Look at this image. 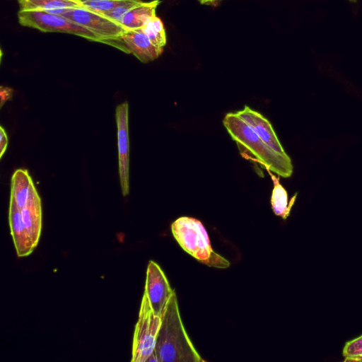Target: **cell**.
<instances>
[{"instance_id":"1","label":"cell","mask_w":362,"mask_h":362,"mask_svg":"<svg viewBox=\"0 0 362 362\" xmlns=\"http://www.w3.org/2000/svg\"><path fill=\"white\" fill-rule=\"evenodd\" d=\"M223 124L243 157L257 162L279 176L288 177L292 175L289 156L273 150L235 113L226 114Z\"/></svg>"},{"instance_id":"2","label":"cell","mask_w":362,"mask_h":362,"mask_svg":"<svg viewBox=\"0 0 362 362\" xmlns=\"http://www.w3.org/2000/svg\"><path fill=\"white\" fill-rule=\"evenodd\" d=\"M154 353L158 362L204 361L185 329L175 292L161 317Z\"/></svg>"},{"instance_id":"3","label":"cell","mask_w":362,"mask_h":362,"mask_svg":"<svg viewBox=\"0 0 362 362\" xmlns=\"http://www.w3.org/2000/svg\"><path fill=\"white\" fill-rule=\"evenodd\" d=\"M171 230L181 247L199 262L220 269L230 266L226 259L212 249L207 232L199 220L180 217L172 223Z\"/></svg>"},{"instance_id":"4","label":"cell","mask_w":362,"mask_h":362,"mask_svg":"<svg viewBox=\"0 0 362 362\" xmlns=\"http://www.w3.org/2000/svg\"><path fill=\"white\" fill-rule=\"evenodd\" d=\"M160 325L161 317L153 313L144 293L133 337L132 362L147 361L155 350Z\"/></svg>"},{"instance_id":"5","label":"cell","mask_w":362,"mask_h":362,"mask_svg":"<svg viewBox=\"0 0 362 362\" xmlns=\"http://www.w3.org/2000/svg\"><path fill=\"white\" fill-rule=\"evenodd\" d=\"M20 25L45 33H62L82 37L88 40L99 42L98 37L87 28L60 15L37 11H19Z\"/></svg>"},{"instance_id":"6","label":"cell","mask_w":362,"mask_h":362,"mask_svg":"<svg viewBox=\"0 0 362 362\" xmlns=\"http://www.w3.org/2000/svg\"><path fill=\"white\" fill-rule=\"evenodd\" d=\"M87 28L96 35L100 42L120 36L126 29L104 14L81 7L70 8L60 14Z\"/></svg>"},{"instance_id":"7","label":"cell","mask_w":362,"mask_h":362,"mask_svg":"<svg viewBox=\"0 0 362 362\" xmlns=\"http://www.w3.org/2000/svg\"><path fill=\"white\" fill-rule=\"evenodd\" d=\"M174 292L160 266L150 260L146 270L144 293L156 315L162 317Z\"/></svg>"},{"instance_id":"8","label":"cell","mask_w":362,"mask_h":362,"mask_svg":"<svg viewBox=\"0 0 362 362\" xmlns=\"http://www.w3.org/2000/svg\"><path fill=\"white\" fill-rule=\"evenodd\" d=\"M108 45L132 54L142 63H148L158 58L163 48L155 46L141 29L127 30L120 36L107 40Z\"/></svg>"},{"instance_id":"9","label":"cell","mask_w":362,"mask_h":362,"mask_svg":"<svg viewBox=\"0 0 362 362\" xmlns=\"http://www.w3.org/2000/svg\"><path fill=\"white\" fill-rule=\"evenodd\" d=\"M129 106L124 102L116 107L115 118L117 129L119 174L123 196L129 192V139L128 128Z\"/></svg>"},{"instance_id":"10","label":"cell","mask_w":362,"mask_h":362,"mask_svg":"<svg viewBox=\"0 0 362 362\" xmlns=\"http://www.w3.org/2000/svg\"><path fill=\"white\" fill-rule=\"evenodd\" d=\"M235 114L273 150L281 154H286L271 123L260 113L245 105L243 110L238 111Z\"/></svg>"},{"instance_id":"11","label":"cell","mask_w":362,"mask_h":362,"mask_svg":"<svg viewBox=\"0 0 362 362\" xmlns=\"http://www.w3.org/2000/svg\"><path fill=\"white\" fill-rule=\"evenodd\" d=\"M8 222L11 235L18 257L29 255L35 248L23 222L21 209L10 200Z\"/></svg>"},{"instance_id":"12","label":"cell","mask_w":362,"mask_h":362,"mask_svg":"<svg viewBox=\"0 0 362 362\" xmlns=\"http://www.w3.org/2000/svg\"><path fill=\"white\" fill-rule=\"evenodd\" d=\"M23 222L25 229L36 247L42 229L41 200L35 189L33 188L26 205L21 209Z\"/></svg>"},{"instance_id":"13","label":"cell","mask_w":362,"mask_h":362,"mask_svg":"<svg viewBox=\"0 0 362 362\" xmlns=\"http://www.w3.org/2000/svg\"><path fill=\"white\" fill-rule=\"evenodd\" d=\"M160 0L143 1L129 11L123 17L121 24L126 30L141 29L152 17L156 15Z\"/></svg>"},{"instance_id":"14","label":"cell","mask_w":362,"mask_h":362,"mask_svg":"<svg viewBox=\"0 0 362 362\" xmlns=\"http://www.w3.org/2000/svg\"><path fill=\"white\" fill-rule=\"evenodd\" d=\"M34 187L28 170L18 169L11 177L10 200L13 201L20 209H23L26 205Z\"/></svg>"},{"instance_id":"15","label":"cell","mask_w":362,"mask_h":362,"mask_svg":"<svg viewBox=\"0 0 362 362\" xmlns=\"http://www.w3.org/2000/svg\"><path fill=\"white\" fill-rule=\"evenodd\" d=\"M20 11H37L60 15L70 8L81 7L79 0H18Z\"/></svg>"},{"instance_id":"16","label":"cell","mask_w":362,"mask_h":362,"mask_svg":"<svg viewBox=\"0 0 362 362\" xmlns=\"http://www.w3.org/2000/svg\"><path fill=\"white\" fill-rule=\"evenodd\" d=\"M266 170L271 176L274 185L271 197L272 210L276 216L281 217L283 219H286L290 215L291 209L295 203L297 193L288 202L287 192L280 184L279 177L272 174L270 170Z\"/></svg>"},{"instance_id":"17","label":"cell","mask_w":362,"mask_h":362,"mask_svg":"<svg viewBox=\"0 0 362 362\" xmlns=\"http://www.w3.org/2000/svg\"><path fill=\"white\" fill-rule=\"evenodd\" d=\"M141 30L156 47L163 48L166 45V34L163 23L156 15L152 17Z\"/></svg>"},{"instance_id":"18","label":"cell","mask_w":362,"mask_h":362,"mask_svg":"<svg viewBox=\"0 0 362 362\" xmlns=\"http://www.w3.org/2000/svg\"><path fill=\"white\" fill-rule=\"evenodd\" d=\"M127 0H81L85 8L105 14L122 4Z\"/></svg>"},{"instance_id":"19","label":"cell","mask_w":362,"mask_h":362,"mask_svg":"<svg viewBox=\"0 0 362 362\" xmlns=\"http://www.w3.org/2000/svg\"><path fill=\"white\" fill-rule=\"evenodd\" d=\"M342 355L344 361H362V335L347 341L344 346Z\"/></svg>"},{"instance_id":"20","label":"cell","mask_w":362,"mask_h":362,"mask_svg":"<svg viewBox=\"0 0 362 362\" xmlns=\"http://www.w3.org/2000/svg\"><path fill=\"white\" fill-rule=\"evenodd\" d=\"M142 2V0H127L112 11L104 15L121 24L122 19L124 15L132 8L141 4Z\"/></svg>"},{"instance_id":"21","label":"cell","mask_w":362,"mask_h":362,"mask_svg":"<svg viewBox=\"0 0 362 362\" xmlns=\"http://www.w3.org/2000/svg\"><path fill=\"white\" fill-rule=\"evenodd\" d=\"M8 146V136L3 127H0V157L5 153Z\"/></svg>"},{"instance_id":"22","label":"cell","mask_w":362,"mask_h":362,"mask_svg":"<svg viewBox=\"0 0 362 362\" xmlns=\"http://www.w3.org/2000/svg\"><path fill=\"white\" fill-rule=\"evenodd\" d=\"M13 89L8 87L1 86L0 88V97H1V107L4 104L12 98Z\"/></svg>"},{"instance_id":"23","label":"cell","mask_w":362,"mask_h":362,"mask_svg":"<svg viewBox=\"0 0 362 362\" xmlns=\"http://www.w3.org/2000/svg\"><path fill=\"white\" fill-rule=\"evenodd\" d=\"M221 0H198L201 4L216 5Z\"/></svg>"},{"instance_id":"24","label":"cell","mask_w":362,"mask_h":362,"mask_svg":"<svg viewBox=\"0 0 362 362\" xmlns=\"http://www.w3.org/2000/svg\"><path fill=\"white\" fill-rule=\"evenodd\" d=\"M350 2L355 3L357 1V0H349Z\"/></svg>"},{"instance_id":"25","label":"cell","mask_w":362,"mask_h":362,"mask_svg":"<svg viewBox=\"0 0 362 362\" xmlns=\"http://www.w3.org/2000/svg\"><path fill=\"white\" fill-rule=\"evenodd\" d=\"M79 1H81V0H79Z\"/></svg>"}]
</instances>
